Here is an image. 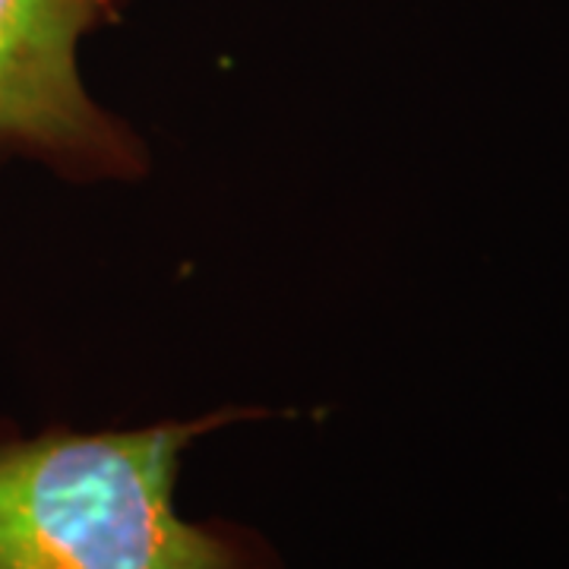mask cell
I'll use <instances>...</instances> for the list:
<instances>
[{"mask_svg":"<svg viewBox=\"0 0 569 569\" xmlns=\"http://www.w3.org/2000/svg\"><path fill=\"white\" fill-rule=\"evenodd\" d=\"M219 408L142 427L0 425V569H282L263 535L178 509L183 452L263 418Z\"/></svg>","mask_w":569,"mask_h":569,"instance_id":"cell-1","label":"cell"},{"mask_svg":"<svg viewBox=\"0 0 569 569\" xmlns=\"http://www.w3.org/2000/svg\"><path fill=\"white\" fill-rule=\"evenodd\" d=\"M133 0H0V164L26 159L70 183H130L149 149L99 104L80 73L82 41Z\"/></svg>","mask_w":569,"mask_h":569,"instance_id":"cell-2","label":"cell"}]
</instances>
